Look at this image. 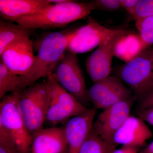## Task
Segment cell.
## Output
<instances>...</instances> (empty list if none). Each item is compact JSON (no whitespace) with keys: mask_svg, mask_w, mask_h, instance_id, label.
<instances>
[{"mask_svg":"<svg viewBox=\"0 0 153 153\" xmlns=\"http://www.w3.org/2000/svg\"><path fill=\"white\" fill-rule=\"evenodd\" d=\"M95 9L93 1L77 2L68 0L61 4H50L41 12L22 17L16 22L33 30L62 28L87 17Z\"/></svg>","mask_w":153,"mask_h":153,"instance_id":"cell-1","label":"cell"},{"mask_svg":"<svg viewBox=\"0 0 153 153\" xmlns=\"http://www.w3.org/2000/svg\"><path fill=\"white\" fill-rule=\"evenodd\" d=\"M75 30L66 29L51 32L39 42L38 53L29 72L22 76L26 88L42 77H47L67 50L68 42Z\"/></svg>","mask_w":153,"mask_h":153,"instance_id":"cell-2","label":"cell"},{"mask_svg":"<svg viewBox=\"0 0 153 153\" xmlns=\"http://www.w3.org/2000/svg\"><path fill=\"white\" fill-rule=\"evenodd\" d=\"M49 96L46 82L34 83L20 92L19 111L31 135L43 128Z\"/></svg>","mask_w":153,"mask_h":153,"instance_id":"cell-3","label":"cell"},{"mask_svg":"<svg viewBox=\"0 0 153 153\" xmlns=\"http://www.w3.org/2000/svg\"><path fill=\"white\" fill-rule=\"evenodd\" d=\"M153 47L144 49L133 59L123 65L118 78L139 99L153 88Z\"/></svg>","mask_w":153,"mask_h":153,"instance_id":"cell-4","label":"cell"},{"mask_svg":"<svg viewBox=\"0 0 153 153\" xmlns=\"http://www.w3.org/2000/svg\"><path fill=\"white\" fill-rule=\"evenodd\" d=\"M45 81L49 96L46 121L55 126L59 123L82 114L89 109L68 93L52 74Z\"/></svg>","mask_w":153,"mask_h":153,"instance_id":"cell-5","label":"cell"},{"mask_svg":"<svg viewBox=\"0 0 153 153\" xmlns=\"http://www.w3.org/2000/svg\"><path fill=\"white\" fill-rule=\"evenodd\" d=\"M20 92L7 94L0 102V121L12 137L19 153H31L32 135L18 106Z\"/></svg>","mask_w":153,"mask_h":153,"instance_id":"cell-6","label":"cell"},{"mask_svg":"<svg viewBox=\"0 0 153 153\" xmlns=\"http://www.w3.org/2000/svg\"><path fill=\"white\" fill-rule=\"evenodd\" d=\"M52 74L65 90L82 104L86 106L90 102L77 55L66 50Z\"/></svg>","mask_w":153,"mask_h":153,"instance_id":"cell-7","label":"cell"},{"mask_svg":"<svg viewBox=\"0 0 153 153\" xmlns=\"http://www.w3.org/2000/svg\"><path fill=\"white\" fill-rule=\"evenodd\" d=\"M137 98L134 95L102 110L94 121V131L105 142L117 146L114 137L125 121L130 115L131 110Z\"/></svg>","mask_w":153,"mask_h":153,"instance_id":"cell-8","label":"cell"},{"mask_svg":"<svg viewBox=\"0 0 153 153\" xmlns=\"http://www.w3.org/2000/svg\"><path fill=\"white\" fill-rule=\"evenodd\" d=\"M126 33L125 30H117L104 39L87 57L86 71L94 83L110 76L116 45Z\"/></svg>","mask_w":153,"mask_h":153,"instance_id":"cell-9","label":"cell"},{"mask_svg":"<svg viewBox=\"0 0 153 153\" xmlns=\"http://www.w3.org/2000/svg\"><path fill=\"white\" fill-rule=\"evenodd\" d=\"M88 94L94 108L102 110L134 95L118 77L111 76L94 82L88 89Z\"/></svg>","mask_w":153,"mask_h":153,"instance_id":"cell-10","label":"cell"},{"mask_svg":"<svg viewBox=\"0 0 153 153\" xmlns=\"http://www.w3.org/2000/svg\"><path fill=\"white\" fill-rule=\"evenodd\" d=\"M0 56L1 62L11 72L25 76L35 61L33 41L29 37L21 38L7 47Z\"/></svg>","mask_w":153,"mask_h":153,"instance_id":"cell-11","label":"cell"},{"mask_svg":"<svg viewBox=\"0 0 153 153\" xmlns=\"http://www.w3.org/2000/svg\"><path fill=\"white\" fill-rule=\"evenodd\" d=\"M116 30L105 27L89 17L86 25L75 30L68 42L67 51L76 55L89 52Z\"/></svg>","mask_w":153,"mask_h":153,"instance_id":"cell-12","label":"cell"},{"mask_svg":"<svg viewBox=\"0 0 153 153\" xmlns=\"http://www.w3.org/2000/svg\"><path fill=\"white\" fill-rule=\"evenodd\" d=\"M97 109L89 108L82 114L71 118L66 123L65 133L68 153H79L93 128Z\"/></svg>","mask_w":153,"mask_h":153,"instance_id":"cell-13","label":"cell"},{"mask_svg":"<svg viewBox=\"0 0 153 153\" xmlns=\"http://www.w3.org/2000/svg\"><path fill=\"white\" fill-rule=\"evenodd\" d=\"M152 136V131L144 121L139 117L130 115L116 133L114 141L117 146L138 149Z\"/></svg>","mask_w":153,"mask_h":153,"instance_id":"cell-14","label":"cell"},{"mask_svg":"<svg viewBox=\"0 0 153 153\" xmlns=\"http://www.w3.org/2000/svg\"><path fill=\"white\" fill-rule=\"evenodd\" d=\"M67 147L65 127L42 128L32 135L31 153H62Z\"/></svg>","mask_w":153,"mask_h":153,"instance_id":"cell-15","label":"cell"},{"mask_svg":"<svg viewBox=\"0 0 153 153\" xmlns=\"http://www.w3.org/2000/svg\"><path fill=\"white\" fill-rule=\"evenodd\" d=\"M50 4L47 0H0L1 19L16 22L22 17L41 12Z\"/></svg>","mask_w":153,"mask_h":153,"instance_id":"cell-16","label":"cell"},{"mask_svg":"<svg viewBox=\"0 0 153 153\" xmlns=\"http://www.w3.org/2000/svg\"><path fill=\"white\" fill-rule=\"evenodd\" d=\"M35 30H30L22 25L0 20V55L10 44L19 39L30 37Z\"/></svg>","mask_w":153,"mask_h":153,"instance_id":"cell-17","label":"cell"},{"mask_svg":"<svg viewBox=\"0 0 153 153\" xmlns=\"http://www.w3.org/2000/svg\"><path fill=\"white\" fill-rule=\"evenodd\" d=\"M126 34L118 41L115 46L114 55L121 59L125 60L128 56V61L138 55L144 49L140 36Z\"/></svg>","mask_w":153,"mask_h":153,"instance_id":"cell-18","label":"cell"},{"mask_svg":"<svg viewBox=\"0 0 153 153\" xmlns=\"http://www.w3.org/2000/svg\"><path fill=\"white\" fill-rule=\"evenodd\" d=\"M24 80L22 76L11 72L0 63V99H1L8 94L20 92L25 89Z\"/></svg>","mask_w":153,"mask_h":153,"instance_id":"cell-19","label":"cell"},{"mask_svg":"<svg viewBox=\"0 0 153 153\" xmlns=\"http://www.w3.org/2000/svg\"><path fill=\"white\" fill-rule=\"evenodd\" d=\"M116 148L102 140L92 129L79 153H112Z\"/></svg>","mask_w":153,"mask_h":153,"instance_id":"cell-20","label":"cell"},{"mask_svg":"<svg viewBox=\"0 0 153 153\" xmlns=\"http://www.w3.org/2000/svg\"><path fill=\"white\" fill-rule=\"evenodd\" d=\"M135 26L144 49L153 44V16L135 20Z\"/></svg>","mask_w":153,"mask_h":153,"instance_id":"cell-21","label":"cell"},{"mask_svg":"<svg viewBox=\"0 0 153 153\" xmlns=\"http://www.w3.org/2000/svg\"><path fill=\"white\" fill-rule=\"evenodd\" d=\"M0 153H19L16 144L0 121Z\"/></svg>","mask_w":153,"mask_h":153,"instance_id":"cell-22","label":"cell"},{"mask_svg":"<svg viewBox=\"0 0 153 153\" xmlns=\"http://www.w3.org/2000/svg\"><path fill=\"white\" fill-rule=\"evenodd\" d=\"M132 16L135 20L153 16V0H139Z\"/></svg>","mask_w":153,"mask_h":153,"instance_id":"cell-23","label":"cell"},{"mask_svg":"<svg viewBox=\"0 0 153 153\" xmlns=\"http://www.w3.org/2000/svg\"><path fill=\"white\" fill-rule=\"evenodd\" d=\"M93 1L96 9L115 11L121 7L119 0H95Z\"/></svg>","mask_w":153,"mask_h":153,"instance_id":"cell-24","label":"cell"},{"mask_svg":"<svg viewBox=\"0 0 153 153\" xmlns=\"http://www.w3.org/2000/svg\"><path fill=\"white\" fill-rule=\"evenodd\" d=\"M139 110H143L153 106V88L139 98Z\"/></svg>","mask_w":153,"mask_h":153,"instance_id":"cell-25","label":"cell"},{"mask_svg":"<svg viewBox=\"0 0 153 153\" xmlns=\"http://www.w3.org/2000/svg\"><path fill=\"white\" fill-rule=\"evenodd\" d=\"M138 115L145 122L153 126V106L139 110Z\"/></svg>","mask_w":153,"mask_h":153,"instance_id":"cell-26","label":"cell"},{"mask_svg":"<svg viewBox=\"0 0 153 153\" xmlns=\"http://www.w3.org/2000/svg\"><path fill=\"white\" fill-rule=\"evenodd\" d=\"M138 1L139 0H119L121 7L125 9L131 16L134 13Z\"/></svg>","mask_w":153,"mask_h":153,"instance_id":"cell-27","label":"cell"},{"mask_svg":"<svg viewBox=\"0 0 153 153\" xmlns=\"http://www.w3.org/2000/svg\"><path fill=\"white\" fill-rule=\"evenodd\" d=\"M112 153H139L138 149L132 147L122 146L120 149H116Z\"/></svg>","mask_w":153,"mask_h":153,"instance_id":"cell-28","label":"cell"},{"mask_svg":"<svg viewBox=\"0 0 153 153\" xmlns=\"http://www.w3.org/2000/svg\"><path fill=\"white\" fill-rule=\"evenodd\" d=\"M139 153H153V141Z\"/></svg>","mask_w":153,"mask_h":153,"instance_id":"cell-29","label":"cell"},{"mask_svg":"<svg viewBox=\"0 0 153 153\" xmlns=\"http://www.w3.org/2000/svg\"><path fill=\"white\" fill-rule=\"evenodd\" d=\"M50 4H59L61 3L66 2L68 0H47Z\"/></svg>","mask_w":153,"mask_h":153,"instance_id":"cell-30","label":"cell"},{"mask_svg":"<svg viewBox=\"0 0 153 153\" xmlns=\"http://www.w3.org/2000/svg\"><path fill=\"white\" fill-rule=\"evenodd\" d=\"M62 153H68V152H67V149L66 150V151H65V152H63Z\"/></svg>","mask_w":153,"mask_h":153,"instance_id":"cell-31","label":"cell"},{"mask_svg":"<svg viewBox=\"0 0 153 153\" xmlns=\"http://www.w3.org/2000/svg\"></svg>","mask_w":153,"mask_h":153,"instance_id":"cell-32","label":"cell"}]
</instances>
